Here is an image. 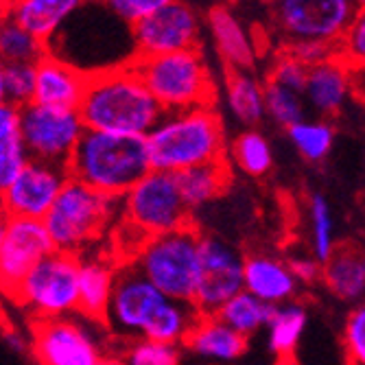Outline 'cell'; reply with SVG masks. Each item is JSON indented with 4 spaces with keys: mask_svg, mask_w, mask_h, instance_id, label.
Segmentation results:
<instances>
[{
    "mask_svg": "<svg viewBox=\"0 0 365 365\" xmlns=\"http://www.w3.org/2000/svg\"><path fill=\"white\" fill-rule=\"evenodd\" d=\"M5 18H7V9L0 5V26H3V22H5Z\"/></svg>",
    "mask_w": 365,
    "mask_h": 365,
    "instance_id": "49",
    "label": "cell"
},
{
    "mask_svg": "<svg viewBox=\"0 0 365 365\" xmlns=\"http://www.w3.org/2000/svg\"><path fill=\"white\" fill-rule=\"evenodd\" d=\"M287 131L297 153L313 164L326 160L335 143V129L324 118H302L300 123L287 127Z\"/></svg>",
    "mask_w": 365,
    "mask_h": 365,
    "instance_id": "31",
    "label": "cell"
},
{
    "mask_svg": "<svg viewBox=\"0 0 365 365\" xmlns=\"http://www.w3.org/2000/svg\"><path fill=\"white\" fill-rule=\"evenodd\" d=\"M356 5H359V7H363V0H356Z\"/></svg>",
    "mask_w": 365,
    "mask_h": 365,
    "instance_id": "52",
    "label": "cell"
},
{
    "mask_svg": "<svg viewBox=\"0 0 365 365\" xmlns=\"http://www.w3.org/2000/svg\"><path fill=\"white\" fill-rule=\"evenodd\" d=\"M309 232H311V256L324 262L337 247L335 219L328 199L322 192L309 197Z\"/></svg>",
    "mask_w": 365,
    "mask_h": 365,
    "instance_id": "34",
    "label": "cell"
},
{
    "mask_svg": "<svg viewBox=\"0 0 365 365\" xmlns=\"http://www.w3.org/2000/svg\"><path fill=\"white\" fill-rule=\"evenodd\" d=\"M197 317L199 315L192 309V304L167 300L160 307V311L153 315V319L147 324L143 339L180 346V344H184V339L190 333V328L195 326Z\"/></svg>",
    "mask_w": 365,
    "mask_h": 365,
    "instance_id": "29",
    "label": "cell"
},
{
    "mask_svg": "<svg viewBox=\"0 0 365 365\" xmlns=\"http://www.w3.org/2000/svg\"><path fill=\"white\" fill-rule=\"evenodd\" d=\"M184 346L188 352L217 363H232L247 352V339L227 328L217 315H199Z\"/></svg>",
    "mask_w": 365,
    "mask_h": 365,
    "instance_id": "22",
    "label": "cell"
},
{
    "mask_svg": "<svg viewBox=\"0 0 365 365\" xmlns=\"http://www.w3.org/2000/svg\"><path fill=\"white\" fill-rule=\"evenodd\" d=\"M86 322L75 315L33 322L31 350L38 365H96L103 350Z\"/></svg>",
    "mask_w": 365,
    "mask_h": 365,
    "instance_id": "13",
    "label": "cell"
},
{
    "mask_svg": "<svg viewBox=\"0 0 365 365\" xmlns=\"http://www.w3.org/2000/svg\"><path fill=\"white\" fill-rule=\"evenodd\" d=\"M112 16H116L120 22L134 26L136 22L149 18L151 14L160 11L175 0H101Z\"/></svg>",
    "mask_w": 365,
    "mask_h": 365,
    "instance_id": "39",
    "label": "cell"
},
{
    "mask_svg": "<svg viewBox=\"0 0 365 365\" xmlns=\"http://www.w3.org/2000/svg\"><path fill=\"white\" fill-rule=\"evenodd\" d=\"M26 162L29 155L20 134V108L0 103V190L11 184Z\"/></svg>",
    "mask_w": 365,
    "mask_h": 365,
    "instance_id": "27",
    "label": "cell"
},
{
    "mask_svg": "<svg viewBox=\"0 0 365 365\" xmlns=\"http://www.w3.org/2000/svg\"><path fill=\"white\" fill-rule=\"evenodd\" d=\"M20 134L29 160L57 164L66 169L86 134V127L77 110L29 103L20 108Z\"/></svg>",
    "mask_w": 365,
    "mask_h": 365,
    "instance_id": "10",
    "label": "cell"
},
{
    "mask_svg": "<svg viewBox=\"0 0 365 365\" xmlns=\"http://www.w3.org/2000/svg\"><path fill=\"white\" fill-rule=\"evenodd\" d=\"M243 291L264 304L278 307L293 300L297 282L287 260L272 254H250L243 256Z\"/></svg>",
    "mask_w": 365,
    "mask_h": 365,
    "instance_id": "19",
    "label": "cell"
},
{
    "mask_svg": "<svg viewBox=\"0 0 365 365\" xmlns=\"http://www.w3.org/2000/svg\"><path fill=\"white\" fill-rule=\"evenodd\" d=\"M309 322L307 307L302 302L289 300L284 304H278L272 309L269 322H267V344L269 352L282 361V359H293L295 348L302 339V333Z\"/></svg>",
    "mask_w": 365,
    "mask_h": 365,
    "instance_id": "26",
    "label": "cell"
},
{
    "mask_svg": "<svg viewBox=\"0 0 365 365\" xmlns=\"http://www.w3.org/2000/svg\"><path fill=\"white\" fill-rule=\"evenodd\" d=\"M96 365H125V361L118 354H103L101 359H98Z\"/></svg>",
    "mask_w": 365,
    "mask_h": 365,
    "instance_id": "45",
    "label": "cell"
},
{
    "mask_svg": "<svg viewBox=\"0 0 365 365\" xmlns=\"http://www.w3.org/2000/svg\"><path fill=\"white\" fill-rule=\"evenodd\" d=\"M81 5L83 0H20L7 11V18L48 44Z\"/></svg>",
    "mask_w": 365,
    "mask_h": 365,
    "instance_id": "23",
    "label": "cell"
},
{
    "mask_svg": "<svg viewBox=\"0 0 365 365\" xmlns=\"http://www.w3.org/2000/svg\"><path fill=\"white\" fill-rule=\"evenodd\" d=\"M131 264L167 300L190 304L199 274V232L195 225H186L167 235L147 237Z\"/></svg>",
    "mask_w": 365,
    "mask_h": 365,
    "instance_id": "6",
    "label": "cell"
},
{
    "mask_svg": "<svg viewBox=\"0 0 365 365\" xmlns=\"http://www.w3.org/2000/svg\"><path fill=\"white\" fill-rule=\"evenodd\" d=\"M5 339H7V344H9L14 350H18V352L26 350V341H24V337H22L20 333H16V330H7V333H5Z\"/></svg>",
    "mask_w": 365,
    "mask_h": 365,
    "instance_id": "44",
    "label": "cell"
},
{
    "mask_svg": "<svg viewBox=\"0 0 365 365\" xmlns=\"http://www.w3.org/2000/svg\"><path fill=\"white\" fill-rule=\"evenodd\" d=\"M337 57H341L352 68H361L365 57V18L363 14L350 24V29L344 33V38L337 42Z\"/></svg>",
    "mask_w": 365,
    "mask_h": 365,
    "instance_id": "41",
    "label": "cell"
},
{
    "mask_svg": "<svg viewBox=\"0 0 365 365\" xmlns=\"http://www.w3.org/2000/svg\"><path fill=\"white\" fill-rule=\"evenodd\" d=\"M120 215V199L96 192L68 175L42 219L55 252L79 256Z\"/></svg>",
    "mask_w": 365,
    "mask_h": 365,
    "instance_id": "5",
    "label": "cell"
},
{
    "mask_svg": "<svg viewBox=\"0 0 365 365\" xmlns=\"http://www.w3.org/2000/svg\"><path fill=\"white\" fill-rule=\"evenodd\" d=\"M227 106L239 123L252 127L258 125L264 116L262 101V81L254 77V73L245 71H230L225 79Z\"/></svg>",
    "mask_w": 365,
    "mask_h": 365,
    "instance_id": "28",
    "label": "cell"
},
{
    "mask_svg": "<svg viewBox=\"0 0 365 365\" xmlns=\"http://www.w3.org/2000/svg\"><path fill=\"white\" fill-rule=\"evenodd\" d=\"M284 51L289 55H293L300 63H304L307 68L337 55V46L322 44V42H289V44H284Z\"/></svg>",
    "mask_w": 365,
    "mask_h": 365,
    "instance_id": "42",
    "label": "cell"
},
{
    "mask_svg": "<svg viewBox=\"0 0 365 365\" xmlns=\"http://www.w3.org/2000/svg\"><path fill=\"white\" fill-rule=\"evenodd\" d=\"M230 151H232V160H235L237 167L252 178L267 175L274 167L272 145L256 129L241 131V134L235 138V143H232Z\"/></svg>",
    "mask_w": 365,
    "mask_h": 365,
    "instance_id": "32",
    "label": "cell"
},
{
    "mask_svg": "<svg viewBox=\"0 0 365 365\" xmlns=\"http://www.w3.org/2000/svg\"><path fill=\"white\" fill-rule=\"evenodd\" d=\"M307 66L297 61L293 55H289L284 48L278 53V57L274 59L272 68H269V75H267V81L272 83H278L282 88H289V90H295L300 92L304 90V81H307Z\"/></svg>",
    "mask_w": 365,
    "mask_h": 365,
    "instance_id": "38",
    "label": "cell"
},
{
    "mask_svg": "<svg viewBox=\"0 0 365 365\" xmlns=\"http://www.w3.org/2000/svg\"><path fill=\"white\" fill-rule=\"evenodd\" d=\"M208 26L212 33L217 53L227 68L252 73L258 59V48L247 29L232 14V9L225 5L212 7L208 11Z\"/></svg>",
    "mask_w": 365,
    "mask_h": 365,
    "instance_id": "20",
    "label": "cell"
},
{
    "mask_svg": "<svg viewBox=\"0 0 365 365\" xmlns=\"http://www.w3.org/2000/svg\"><path fill=\"white\" fill-rule=\"evenodd\" d=\"M86 81H88L86 73L75 68L73 63L48 53L36 63L33 103L46 108H59V110H77L86 90Z\"/></svg>",
    "mask_w": 365,
    "mask_h": 365,
    "instance_id": "18",
    "label": "cell"
},
{
    "mask_svg": "<svg viewBox=\"0 0 365 365\" xmlns=\"http://www.w3.org/2000/svg\"><path fill=\"white\" fill-rule=\"evenodd\" d=\"M164 302L167 297L129 262L114 274V289L103 326L123 339H140L147 324Z\"/></svg>",
    "mask_w": 365,
    "mask_h": 365,
    "instance_id": "12",
    "label": "cell"
},
{
    "mask_svg": "<svg viewBox=\"0 0 365 365\" xmlns=\"http://www.w3.org/2000/svg\"><path fill=\"white\" fill-rule=\"evenodd\" d=\"M77 112L86 131L140 138L164 114L129 63L90 73Z\"/></svg>",
    "mask_w": 365,
    "mask_h": 365,
    "instance_id": "1",
    "label": "cell"
},
{
    "mask_svg": "<svg viewBox=\"0 0 365 365\" xmlns=\"http://www.w3.org/2000/svg\"><path fill=\"white\" fill-rule=\"evenodd\" d=\"M5 81V103L24 108L33 103V90H36V66L29 63H5L3 71Z\"/></svg>",
    "mask_w": 365,
    "mask_h": 365,
    "instance_id": "37",
    "label": "cell"
},
{
    "mask_svg": "<svg viewBox=\"0 0 365 365\" xmlns=\"http://www.w3.org/2000/svg\"><path fill=\"white\" fill-rule=\"evenodd\" d=\"M18 3H20V0H0V5H3V7H5L7 11H9V9H11L14 5H18Z\"/></svg>",
    "mask_w": 365,
    "mask_h": 365,
    "instance_id": "48",
    "label": "cell"
},
{
    "mask_svg": "<svg viewBox=\"0 0 365 365\" xmlns=\"http://www.w3.org/2000/svg\"><path fill=\"white\" fill-rule=\"evenodd\" d=\"M199 38H202V20L182 0H175L131 26V44L136 57L197 48Z\"/></svg>",
    "mask_w": 365,
    "mask_h": 365,
    "instance_id": "14",
    "label": "cell"
},
{
    "mask_svg": "<svg viewBox=\"0 0 365 365\" xmlns=\"http://www.w3.org/2000/svg\"><path fill=\"white\" fill-rule=\"evenodd\" d=\"M344 348L350 365H365V309L354 307L344 326Z\"/></svg>",
    "mask_w": 365,
    "mask_h": 365,
    "instance_id": "40",
    "label": "cell"
},
{
    "mask_svg": "<svg viewBox=\"0 0 365 365\" xmlns=\"http://www.w3.org/2000/svg\"><path fill=\"white\" fill-rule=\"evenodd\" d=\"M66 171L92 190L120 199L151 171L145 138L86 131Z\"/></svg>",
    "mask_w": 365,
    "mask_h": 365,
    "instance_id": "3",
    "label": "cell"
},
{
    "mask_svg": "<svg viewBox=\"0 0 365 365\" xmlns=\"http://www.w3.org/2000/svg\"><path fill=\"white\" fill-rule=\"evenodd\" d=\"M46 55L48 46L42 40L31 36L29 31L18 26L14 20L5 18L3 26H0V61L36 66Z\"/></svg>",
    "mask_w": 365,
    "mask_h": 365,
    "instance_id": "33",
    "label": "cell"
},
{
    "mask_svg": "<svg viewBox=\"0 0 365 365\" xmlns=\"http://www.w3.org/2000/svg\"><path fill=\"white\" fill-rule=\"evenodd\" d=\"M322 282L337 300L361 307L365 295V258L356 245H337L322 262Z\"/></svg>",
    "mask_w": 365,
    "mask_h": 365,
    "instance_id": "21",
    "label": "cell"
},
{
    "mask_svg": "<svg viewBox=\"0 0 365 365\" xmlns=\"http://www.w3.org/2000/svg\"><path fill=\"white\" fill-rule=\"evenodd\" d=\"M127 63L134 68L164 114L215 108V79L199 48L153 57L134 55Z\"/></svg>",
    "mask_w": 365,
    "mask_h": 365,
    "instance_id": "4",
    "label": "cell"
},
{
    "mask_svg": "<svg viewBox=\"0 0 365 365\" xmlns=\"http://www.w3.org/2000/svg\"><path fill=\"white\" fill-rule=\"evenodd\" d=\"M77 276L79 256L53 252L22 278L11 297L38 319L68 317L77 313Z\"/></svg>",
    "mask_w": 365,
    "mask_h": 365,
    "instance_id": "8",
    "label": "cell"
},
{
    "mask_svg": "<svg viewBox=\"0 0 365 365\" xmlns=\"http://www.w3.org/2000/svg\"><path fill=\"white\" fill-rule=\"evenodd\" d=\"M53 252L55 247L42 221L18 217L7 219L5 241L0 250V291L11 297L22 278Z\"/></svg>",
    "mask_w": 365,
    "mask_h": 365,
    "instance_id": "16",
    "label": "cell"
},
{
    "mask_svg": "<svg viewBox=\"0 0 365 365\" xmlns=\"http://www.w3.org/2000/svg\"><path fill=\"white\" fill-rule=\"evenodd\" d=\"M267 3H272V5H278V3H280V0H267Z\"/></svg>",
    "mask_w": 365,
    "mask_h": 365,
    "instance_id": "51",
    "label": "cell"
},
{
    "mask_svg": "<svg viewBox=\"0 0 365 365\" xmlns=\"http://www.w3.org/2000/svg\"><path fill=\"white\" fill-rule=\"evenodd\" d=\"M3 71H5V63L0 61V103H5V81H3Z\"/></svg>",
    "mask_w": 365,
    "mask_h": 365,
    "instance_id": "47",
    "label": "cell"
},
{
    "mask_svg": "<svg viewBox=\"0 0 365 365\" xmlns=\"http://www.w3.org/2000/svg\"><path fill=\"white\" fill-rule=\"evenodd\" d=\"M243 291V256L239 250L212 235H199V274L192 295L197 315H217V311Z\"/></svg>",
    "mask_w": 365,
    "mask_h": 365,
    "instance_id": "11",
    "label": "cell"
},
{
    "mask_svg": "<svg viewBox=\"0 0 365 365\" xmlns=\"http://www.w3.org/2000/svg\"><path fill=\"white\" fill-rule=\"evenodd\" d=\"M354 90V68L348 66L341 57H330L307 71L304 81V103L319 118H335Z\"/></svg>",
    "mask_w": 365,
    "mask_h": 365,
    "instance_id": "17",
    "label": "cell"
},
{
    "mask_svg": "<svg viewBox=\"0 0 365 365\" xmlns=\"http://www.w3.org/2000/svg\"><path fill=\"white\" fill-rule=\"evenodd\" d=\"M151 171L182 173L192 167L227 160V140L215 108L162 114L145 136Z\"/></svg>",
    "mask_w": 365,
    "mask_h": 365,
    "instance_id": "2",
    "label": "cell"
},
{
    "mask_svg": "<svg viewBox=\"0 0 365 365\" xmlns=\"http://www.w3.org/2000/svg\"><path fill=\"white\" fill-rule=\"evenodd\" d=\"M120 215L143 237H158L192 225V212L184 204L178 178L162 171H149L120 197Z\"/></svg>",
    "mask_w": 365,
    "mask_h": 365,
    "instance_id": "7",
    "label": "cell"
},
{
    "mask_svg": "<svg viewBox=\"0 0 365 365\" xmlns=\"http://www.w3.org/2000/svg\"><path fill=\"white\" fill-rule=\"evenodd\" d=\"M272 309L274 307L256 300V297L250 295L247 291H241L235 297H230V300L217 311V317L227 328L235 330L237 335L250 339L252 335L258 333L260 328L267 326Z\"/></svg>",
    "mask_w": 365,
    "mask_h": 365,
    "instance_id": "30",
    "label": "cell"
},
{
    "mask_svg": "<svg viewBox=\"0 0 365 365\" xmlns=\"http://www.w3.org/2000/svg\"><path fill=\"white\" fill-rule=\"evenodd\" d=\"M68 171L57 164L29 160L11 184L0 190V212L7 219H38L42 221L57 199Z\"/></svg>",
    "mask_w": 365,
    "mask_h": 365,
    "instance_id": "15",
    "label": "cell"
},
{
    "mask_svg": "<svg viewBox=\"0 0 365 365\" xmlns=\"http://www.w3.org/2000/svg\"><path fill=\"white\" fill-rule=\"evenodd\" d=\"M116 269L103 258H79V276H77V313L103 326L106 311L110 304V295L114 289Z\"/></svg>",
    "mask_w": 365,
    "mask_h": 365,
    "instance_id": "24",
    "label": "cell"
},
{
    "mask_svg": "<svg viewBox=\"0 0 365 365\" xmlns=\"http://www.w3.org/2000/svg\"><path fill=\"white\" fill-rule=\"evenodd\" d=\"M5 230H7V217L0 212V250H3V241H5Z\"/></svg>",
    "mask_w": 365,
    "mask_h": 365,
    "instance_id": "46",
    "label": "cell"
},
{
    "mask_svg": "<svg viewBox=\"0 0 365 365\" xmlns=\"http://www.w3.org/2000/svg\"><path fill=\"white\" fill-rule=\"evenodd\" d=\"M361 14L356 0H280L274 5V24L284 44L322 42L337 46Z\"/></svg>",
    "mask_w": 365,
    "mask_h": 365,
    "instance_id": "9",
    "label": "cell"
},
{
    "mask_svg": "<svg viewBox=\"0 0 365 365\" xmlns=\"http://www.w3.org/2000/svg\"><path fill=\"white\" fill-rule=\"evenodd\" d=\"M123 361L125 365H180L182 352L180 346L160 344L140 337L127 346Z\"/></svg>",
    "mask_w": 365,
    "mask_h": 365,
    "instance_id": "36",
    "label": "cell"
},
{
    "mask_svg": "<svg viewBox=\"0 0 365 365\" xmlns=\"http://www.w3.org/2000/svg\"><path fill=\"white\" fill-rule=\"evenodd\" d=\"M178 186L182 192V199L186 208L192 212L197 208H202L219 195H223L230 186V162H210L202 164V167H192L175 175Z\"/></svg>",
    "mask_w": 365,
    "mask_h": 365,
    "instance_id": "25",
    "label": "cell"
},
{
    "mask_svg": "<svg viewBox=\"0 0 365 365\" xmlns=\"http://www.w3.org/2000/svg\"><path fill=\"white\" fill-rule=\"evenodd\" d=\"M287 264L297 284H315L322 280V262L313 256H293Z\"/></svg>",
    "mask_w": 365,
    "mask_h": 365,
    "instance_id": "43",
    "label": "cell"
},
{
    "mask_svg": "<svg viewBox=\"0 0 365 365\" xmlns=\"http://www.w3.org/2000/svg\"><path fill=\"white\" fill-rule=\"evenodd\" d=\"M276 365H297V363H295V359H282V361H278Z\"/></svg>",
    "mask_w": 365,
    "mask_h": 365,
    "instance_id": "50",
    "label": "cell"
},
{
    "mask_svg": "<svg viewBox=\"0 0 365 365\" xmlns=\"http://www.w3.org/2000/svg\"><path fill=\"white\" fill-rule=\"evenodd\" d=\"M262 101H264V114L282 127H291L307 118L304 96L300 92L282 88L267 79L262 83Z\"/></svg>",
    "mask_w": 365,
    "mask_h": 365,
    "instance_id": "35",
    "label": "cell"
}]
</instances>
